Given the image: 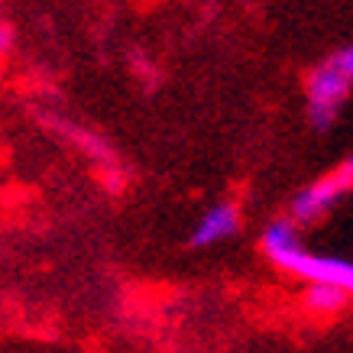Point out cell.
I'll return each mask as SVG.
<instances>
[{
	"label": "cell",
	"instance_id": "1",
	"mask_svg": "<svg viewBox=\"0 0 353 353\" xmlns=\"http://www.w3.org/2000/svg\"><path fill=\"white\" fill-rule=\"evenodd\" d=\"M263 253L276 269L289 272V276L301 279L305 285L318 282V285H334L350 295L353 301V263L341 256H324V253H311L308 246L301 243L299 227L292 224L289 217H276L269 221L263 230Z\"/></svg>",
	"mask_w": 353,
	"mask_h": 353
},
{
	"label": "cell",
	"instance_id": "2",
	"mask_svg": "<svg viewBox=\"0 0 353 353\" xmlns=\"http://www.w3.org/2000/svg\"><path fill=\"white\" fill-rule=\"evenodd\" d=\"M353 94V46L327 52L305 78V110L314 130H327Z\"/></svg>",
	"mask_w": 353,
	"mask_h": 353
},
{
	"label": "cell",
	"instance_id": "3",
	"mask_svg": "<svg viewBox=\"0 0 353 353\" xmlns=\"http://www.w3.org/2000/svg\"><path fill=\"white\" fill-rule=\"evenodd\" d=\"M347 192H353V156L331 169L327 175H321L318 182L305 185L289 204V221L295 227H305V224H314V221H321L327 211H331L334 204L341 201Z\"/></svg>",
	"mask_w": 353,
	"mask_h": 353
},
{
	"label": "cell",
	"instance_id": "4",
	"mask_svg": "<svg viewBox=\"0 0 353 353\" xmlns=\"http://www.w3.org/2000/svg\"><path fill=\"white\" fill-rule=\"evenodd\" d=\"M240 230V208L234 201H217L194 221L192 234H188V246L204 250V246H217L230 240Z\"/></svg>",
	"mask_w": 353,
	"mask_h": 353
},
{
	"label": "cell",
	"instance_id": "5",
	"mask_svg": "<svg viewBox=\"0 0 353 353\" xmlns=\"http://www.w3.org/2000/svg\"><path fill=\"white\" fill-rule=\"evenodd\" d=\"M301 308L308 311L311 318L327 321V318H337V314H343V311L350 308V295L341 289H334V285L311 282V285H305V292H301Z\"/></svg>",
	"mask_w": 353,
	"mask_h": 353
},
{
	"label": "cell",
	"instance_id": "6",
	"mask_svg": "<svg viewBox=\"0 0 353 353\" xmlns=\"http://www.w3.org/2000/svg\"><path fill=\"white\" fill-rule=\"evenodd\" d=\"M3 49H10V30L3 26V20H0V52Z\"/></svg>",
	"mask_w": 353,
	"mask_h": 353
}]
</instances>
